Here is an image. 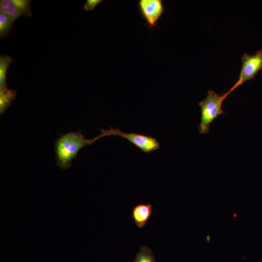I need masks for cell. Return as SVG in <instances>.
<instances>
[{"label": "cell", "mask_w": 262, "mask_h": 262, "mask_svg": "<svg viewBox=\"0 0 262 262\" xmlns=\"http://www.w3.org/2000/svg\"><path fill=\"white\" fill-rule=\"evenodd\" d=\"M108 136L117 135L122 137L133 144L145 153H149L158 150L160 147L159 141L150 136L140 134L134 132L126 133L119 129L110 128L106 130Z\"/></svg>", "instance_id": "cell-4"}, {"label": "cell", "mask_w": 262, "mask_h": 262, "mask_svg": "<svg viewBox=\"0 0 262 262\" xmlns=\"http://www.w3.org/2000/svg\"><path fill=\"white\" fill-rule=\"evenodd\" d=\"M230 94L228 91L222 95H219L214 90H209L206 98L198 103L201 109L200 122L198 126L200 133H208L212 122L225 113L222 109V104Z\"/></svg>", "instance_id": "cell-2"}, {"label": "cell", "mask_w": 262, "mask_h": 262, "mask_svg": "<svg viewBox=\"0 0 262 262\" xmlns=\"http://www.w3.org/2000/svg\"><path fill=\"white\" fill-rule=\"evenodd\" d=\"M12 62L11 57L7 55L0 57V90L7 88L6 74L10 65Z\"/></svg>", "instance_id": "cell-9"}, {"label": "cell", "mask_w": 262, "mask_h": 262, "mask_svg": "<svg viewBox=\"0 0 262 262\" xmlns=\"http://www.w3.org/2000/svg\"><path fill=\"white\" fill-rule=\"evenodd\" d=\"M152 213V206L149 204L140 203L132 210V218L139 229L143 228L150 219Z\"/></svg>", "instance_id": "cell-7"}, {"label": "cell", "mask_w": 262, "mask_h": 262, "mask_svg": "<svg viewBox=\"0 0 262 262\" xmlns=\"http://www.w3.org/2000/svg\"><path fill=\"white\" fill-rule=\"evenodd\" d=\"M30 0H1L0 12L16 19L21 16L31 17Z\"/></svg>", "instance_id": "cell-6"}, {"label": "cell", "mask_w": 262, "mask_h": 262, "mask_svg": "<svg viewBox=\"0 0 262 262\" xmlns=\"http://www.w3.org/2000/svg\"><path fill=\"white\" fill-rule=\"evenodd\" d=\"M242 68L238 81L229 90L231 93L247 81L254 79L262 69V49L253 55L244 53L242 57Z\"/></svg>", "instance_id": "cell-3"}, {"label": "cell", "mask_w": 262, "mask_h": 262, "mask_svg": "<svg viewBox=\"0 0 262 262\" xmlns=\"http://www.w3.org/2000/svg\"><path fill=\"white\" fill-rule=\"evenodd\" d=\"M133 262H156V261L151 249L147 246H144L136 253Z\"/></svg>", "instance_id": "cell-11"}, {"label": "cell", "mask_w": 262, "mask_h": 262, "mask_svg": "<svg viewBox=\"0 0 262 262\" xmlns=\"http://www.w3.org/2000/svg\"><path fill=\"white\" fill-rule=\"evenodd\" d=\"M16 91L12 89L0 90V114L3 115L14 100Z\"/></svg>", "instance_id": "cell-8"}, {"label": "cell", "mask_w": 262, "mask_h": 262, "mask_svg": "<svg viewBox=\"0 0 262 262\" xmlns=\"http://www.w3.org/2000/svg\"><path fill=\"white\" fill-rule=\"evenodd\" d=\"M102 1V0H87L84 4L83 9L86 11L92 10Z\"/></svg>", "instance_id": "cell-12"}, {"label": "cell", "mask_w": 262, "mask_h": 262, "mask_svg": "<svg viewBox=\"0 0 262 262\" xmlns=\"http://www.w3.org/2000/svg\"><path fill=\"white\" fill-rule=\"evenodd\" d=\"M101 132L98 136L90 139L85 138L81 131H69L62 135L54 144L55 160L57 165L62 169H68L82 148L92 145L101 137L106 136L103 130H101Z\"/></svg>", "instance_id": "cell-1"}, {"label": "cell", "mask_w": 262, "mask_h": 262, "mask_svg": "<svg viewBox=\"0 0 262 262\" xmlns=\"http://www.w3.org/2000/svg\"><path fill=\"white\" fill-rule=\"evenodd\" d=\"M140 13L146 21V24L152 28L156 26L164 12L162 0H140L138 2Z\"/></svg>", "instance_id": "cell-5"}, {"label": "cell", "mask_w": 262, "mask_h": 262, "mask_svg": "<svg viewBox=\"0 0 262 262\" xmlns=\"http://www.w3.org/2000/svg\"><path fill=\"white\" fill-rule=\"evenodd\" d=\"M16 20L9 15L0 12V37L3 38L10 33Z\"/></svg>", "instance_id": "cell-10"}]
</instances>
